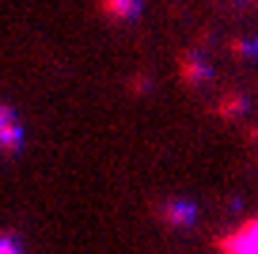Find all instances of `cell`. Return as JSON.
Wrapping results in <instances>:
<instances>
[{"mask_svg": "<svg viewBox=\"0 0 258 254\" xmlns=\"http://www.w3.org/2000/svg\"><path fill=\"white\" fill-rule=\"evenodd\" d=\"M0 254H23V243L16 235H0Z\"/></svg>", "mask_w": 258, "mask_h": 254, "instance_id": "277c9868", "label": "cell"}, {"mask_svg": "<svg viewBox=\"0 0 258 254\" xmlns=\"http://www.w3.org/2000/svg\"><path fill=\"white\" fill-rule=\"evenodd\" d=\"M27 144V129L8 103H0V156H16Z\"/></svg>", "mask_w": 258, "mask_h": 254, "instance_id": "7a4b0ae2", "label": "cell"}, {"mask_svg": "<svg viewBox=\"0 0 258 254\" xmlns=\"http://www.w3.org/2000/svg\"><path fill=\"white\" fill-rule=\"evenodd\" d=\"M99 8L114 19H137L141 16V0H99Z\"/></svg>", "mask_w": 258, "mask_h": 254, "instance_id": "3957f363", "label": "cell"}, {"mask_svg": "<svg viewBox=\"0 0 258 254\" xmlns=\"http://www.w3.org/2000/svg\"><path fill=\"white\" fill-rule=\"evenodd\" d=\"M232 4H250V0H232Z\"/></svg>", "mask_w": 258, "mask_h": 254, "instance_id": "5b68a950", "label": "cell"}, {"mask_svg": "<svg viewBox=\"0 0 258 254\" xmlns=\"http://www.w3.org/2000/svg\"><path fill=\"white\" fill-rule=\"evenodd\" d=\"M217 254H258V220L247 216L217 239Z\"/></svg>", "mask_w": 258, "mask_h": 254, "instance_id": "6da1fadb", "label": "cell"}]
</instances>
